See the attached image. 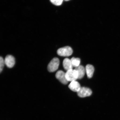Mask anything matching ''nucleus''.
I'll list each match as a JSON object with an SVG mask.
<instances>
[{"mask_svg": "<svg viewBox=\"0 0 120 120\" xmlns=\"http://www.w3.org/2000/svg\"><path fill=\"white\" fill-rule=\"evenodd\" d=\"M85 70L88 78H92L94 71V68L93 66L91 64H87L85 68Z\"/></svg>", "mask_w": 120, "mask_h": 120, "instance_id": "obj_8", "label": "nucleus"}, {"mask_svg": "<svg viewBox=\"0 0 120 120\" xmlns=\"http://www.w3.org/2000/svg\"><path fill=\"white\" fill-rule=\"evenodd\" d=\"M64 0L66 1H68L70 0Z\"/></svg>", "mask_w": 120, "mask_h": 120, "instance_id": "obj_14", "label": "nucleus"}, {"mask_svg": "<svg viewBox=\"0 0 120 120\" xmlns=\"http://www.w3.org/2000/svg\"><path fill=\"white\" fill-rule=\"evenodd\" d=\"M68 87L72 91L77 92L81 88L80 84L76 81L71 82L68 86Z\"/></svg>", "mask_w": 120, "mask_h": 120, "instance_id": "obj_7", "label": "nucleus"}, {"mask_svg": "<svg viewBox=\"0 0 120 120\" xmlns=\"http://www.w3.org/2000/svg\"><path fill=\"white\" fill-rule=\"evenodd\" d=\"M66 78L68 82H72L78 79V74L77 71L75 69L70 70L65 73Z\"/></svg>", "mask_w": 120, "mask_h": 120, "instance_id": "obj_3", "label": "nucleus"}, {"mask_svg": "<svg viewBox=\"0 0 120 120\" xmlns=\"http://www.w3.org/2000/svg\"><path fill=\"white\" fill-rule=\"evenodd\" d=\"M73 52L72 49L69 46L60 48L57 51V53L60 56H68L71 55Z\"/></svg>", "mask_w": 120, "mask_h": 120, "instance_id": "obj_1", "label": "nucleus"}, {"mask_svg": "<svg viewBox=\"0 0 120 120\" xmlns=\"http://www.w3.org/2000/svg\"><path fill=\"white\" fill-rule=\"evenodd\" d=\"M75 69L77 72L78 74V79H82L84 76L86 72L84 67L82 65H79V66L76 68Z\"/></svg>", "mask_w": 120, "mask_h": 120, "instance_id": "obj_10", "label": "nucleus"}, {"mask_svg": "<svg viewBox=\"0 0 120 120\" xmlns=\"http://www.w3.org/2000/svg\"><path fill=\"white\" fill-rule=\"evenodd\" d=\"M73 67H77L79 65L80 63V60L79 58L73 57L70 60Z\"/></svg>", "mask_w": 120, "mask_h": 120, "instance_id": "obj_11", "label": "nucleus"}, {"mask_svg": "<svg viewBox=\"0 0 120 120\" xmlns=\"http://www.w3.org/2000/svg\"><path fill=\"white\" fill-rule=\"evenodd\" d=\"M50 1L54 5L59 6L62 4L64 0H50Z\"/></svg>", "mask_w": 120, "mask_h": 120, "instance_id": "obj_12", "label": "nucleus"}, {"mask_svg": "<svg viewBox=\"0 0 120 120\" xmlns=\"http://www.w3.org/2000/svg\"><path fill=\"white\" fill-rule=\"evenodd\" d=\"M78 96L80 97L84 98L90 96L92 93V91L90 88L82 87L77 92Z\"/></svg>", "mask_w": 120, "mask_h": 120, "instance_id": "obj_4", "label": "nucleus"}, {"mask_svg": "<svg viewBox=\"0 0 120 120\" xmlns=\"http://www.w3.org/2000/svg\"><path fill=\"white\" fill-rule=\"evenodd\" d=\"M63 66L64 69L67 71L73 69V67L71 60L68 58L64 59L63 61Z\"/></svg>", "mask_w": 120, "mask_h": 120, "instance_id": "obj_9", "label": "nucleus"}, {"mask_svg": "<svg viewBox=\"0 0 120 120\" xmlns=\"http://www.w3.org/2000/svg\"><path fill=\"white\" fill-rule=\"evenodd\" d=\"M55 76L60 82L64 85L67 84L68 81L66 78L65 73L61 70H59L57 72Z\"/></svg>", "mask_w": 120, "mask_h": 120, "instance_id": "obj_5", "label": "nucleus"}, {"mask_svg": "<svg viewBox=\"0 0 120 120\" xmlns=\"http://www.w3.org/2000/svg\"><path fill=\"white\" fill-rule=\"evenodd\" d=\"M5 64L4 60L2 57L1 56L0 57V73L2 71Z\"/></svg>", "mask_w": 120, "mask_h": 120, "instance_id": "obj_13", "label": "nucleus"}, {"mask_svg": "<svg viewBox=\"0 0 120 120\" xmlns=\"http://www.w3.org/2000/svg\"><path fill=\"white\" fill-rule=\"evenodd\" d=\"M60 64V60L57 58L52 59L48 65L47 69L50 72H52L56 71L58 69Z\"/></svg>", "mask_w": 120, "mask_h": 120, "instance_id": "obj_2", "label": "nucleus"}, {"mask_svg": "<svg viewBox=\"0 0 120 120\" xmlns=\"http://www.w3.org/2000/svg\"><path fill=\"white\" fill-rule=\"evenodd\" d=\"M5 64L8 68H11L14 66L15 64V59L12 55H7L4 60Z\"/></svg>", "mask_w": 120, "mask_h": 120, "instance_id": "obj_6", "label": "nucleus"}]
</instances>
